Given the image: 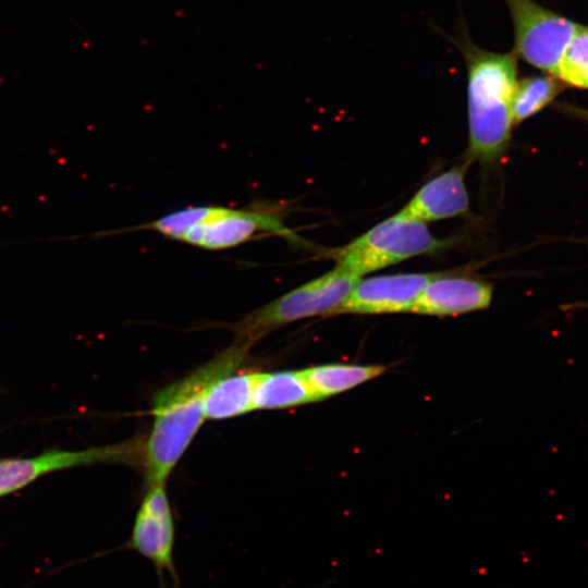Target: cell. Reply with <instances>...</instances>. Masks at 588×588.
I'll return each mask as SVG.
<instances>
[{
    "label": "cell",
    "mask_w": 588,
    "mask_h": 588,
    "mask_svg": "<svg viewBox=\"0 0 588 588\" xmlns=\"http://www.w3.org/2000/svg\"><path fill=\"white\" fill-rule=\"evenodd\" d=\"M384 371L382 365L351 364H327L302 370L318 401L351 390Z\"/></svg>",
    "instance_id": "5bb4252c"
},
{
    "label": "cell",
    "mask_w": 588,
    "mask_h": 588,
    "mask_svg": "<svg viewBox=\"0 0 588 588\" xmlns=\"http://www.w3.org/2000/svg\"><path fill=\"white\" fill-rule=\"evenodd\" d=\"M458 46L467 68L468 159L491 161L505 150L514 124L516 58L485 50L468 39Z\"/></svg>",
    "instance_id": "7a4b0ae2"
},
{
    "label": "cell",
    "mask_w": 588,
    "mask_h": 588,
    "mask_svg": "<svg viewBox=\"0 0 588 588\" xmlns=\"http://www.w3.org/2000/svg\"><path fill=\"white\" fill-rule=\"evenodd\" d=\"M434 237L426 222L400 212L376 224L344 246L323 253L335 266L362 278L364 274L431 254L446 246Z\"/></svg>",
    "instance_id": "5b68a950"
},
{
    "label": "cell",
    "mask_w": 588,
    "mask_h": 588,
    "mask_svg": "<svg viewBox=\"0 0 588 588\" xmlns=\"http://www.w3.org/2000/svg\"><path fill=\"white\" fill-rule=\"evenodd\" d=\"M174 546L175 525L164 483L150 485L125 547L152 564L159 588H177L180 577L174 562Z\"/></svg>",
    "instance_id": "8992f818"
},
{
    "label": "cell",
    "mask_w": 588,
    "mask_h": 588,
    "mask_svg": "<svg viewBox=\"0 0 588 588\" xmlns=\"http://www.w3.org/2000/svg\"><path fill=\"white\" fill-rule=\"evenodd\" d=\"M360 278L335 266L248 314L234 324L236 344L245 347L287 323L314 316H331Z\"/></svg>",
    "instance_id": "277c9868"
},
{
    "label": "cell",
    "mask_w": 588,
    "mask_h": 588,
    "mask_svg": "<svg viewBox=\"0 0 588 588\" xmlns=\"http://www.w3.org/2000/svg\"><path fill=\"white\" fill-rule=\"evenodd\" d=\"M504 1L513 21L515 53L553 75L564 49L580 25L534 0Z\"/></svg>",
    "instance_id": "52a82bcc"
},
{
    "label": "cell",
    "mask_w": 588,
    "mask_h": 588,
    "mask_svg": "<svg viewBox=\"0 0 588 588\" xmlns=\"http://www.w3.org/2000/svg\"><path fill=\"white\" fill-rule=\"evenodd\" d=\"M139 455H144V449L132 439L83 451H51L30 458L0 460V497L51 471L91 464H133Z\"/></svg>",
    "instance_id": "ba28073f"
},
{
    "label": "cell",
    "mask_w": 588,
    "mask_h": 588,
    "mask_svg": "<svg viewBox=\"0 0 588 588\" xmlns=\"http://www.w3.org/2000/svg\"><path fill=\"white\" fill-rule=\"evenodd\" d=\"M553 76L569 86L588 88V27L579 26L564 49Z\"/></svg>",
    "instance_id": "2e32d148"
},
{
    "label": "cell",
    "mask_w": 588,
    "mask_h": 588,
    "mask_svg": "<svg viewBox=\"0 0 588 588\" xmlns=\"http://www.w3.org/2000/svg\"><path fill=\"white\" fill-rule=\"evenodd\" d=\"M255 372L229 373L213 381L205 393V415L228 419L253 411Z\"/></svg>",
    "instance_id": "4fadbf2b"
},
{
    "label": "cell",
    "mask_w": 588,
    "mask_h": 588,
    "mask_svg": "<svg viewBox=\"0 0 588 588\" xmlns=\"http://www.w3.org/2000/svg\"><path fill=\"white\" fill-rule=\"evenodd\" d=\"M571 111L573 113H575V115L588 121V110L587 109L571 107Z\"/></svg>",
    "instance_id": "e0dca14e"
},
{
    "label": "cell",
    "mask_w": 588,
    "mask_h": 588,
    "mask_svg": "<svg viewBox=\"0 0 588 588\" xmlns=\"http://www.w3.org/2000/svg\"><path fill=\"white\" fill-rule=\"evenodd\" d=\"M317 401L302 370L256 375L254 409H283Z\"/></svg>",
    "instance_id": "7c38bea8"
},
{
    "label": "cell",
    "mask_w": 588,
    "mask_h": 588,
    "mask_svg": "<svg viewBox=\"0 0 588 588\" xmlns=\"http://www.w3.org/2000/svg\"><path fill=\"white\" fill-rule=\"evenodd\" d=\"M493 287L483 280L438 273L422 289L412 313L453 316L489 307Z\"/></svg>",
    "instance_id": "30bf717a"
},
{
    "label": "cell",
    "mask_w": 588,
    "mask_h": 588,
    "mask_svg": "<svg viewBox=\"0 0 588 588\" xmlns=\"http://www.w3.org/2000/svg\"><path fill=\"white\" fill-rule=\"evenodd\" d=\"M286 208L274 203L248 208L191 206L182 208L134 230L154 231L164 237L207 250L236 247L256 235H275L296 247H308L285 223Z\"/></svg>",
    "instance_id": "3957f363"
},
{
    "label": "cell",
    "mask_w": 588,
    "mask_h": 588,
    "mask_svg": "<svg viewBox=\"0 0 588 588\" xmlns=\"http://www.w3.org/2000/svg\"><path fill=\"white\" fill-rule=\"evenodd\" d=\"M247 347L235 343L155 394L154 424L143 455L149 486L166 482L206 418V390L217 379L233 372L243 363Z\"/></svg>",
    "instance_id": "6da1fadb"
},
{
    "label": "cell",
    "mask_w": 588,
    "mask_h": 588,
    "mask_svg": "<svg viewBox=\"0 0 588 588\" xmlns=\"http://www.w3.org/2000/svg\"><path fill=\"white\" fill-rule=\"evenodd\" d=\"M562 85L555 76H530L517 81L512 98L513 123H520L544 108Z\"/></svg>",
    "instance_id": "9a60e30c"
},
{
    "label": "cell",
    "mask_w": 588,
    "mask_h": 588,
    "mask_svg": "<svg viewBox=\"0 0 588 588\" xmlns=\"http://www.w3.org/2000/svg\"><path fill=\"white\" fill-rule=\"evenodd\" d=\"M437 274L397 273L360 278L332 315L412 311L425 285Z\"/></svg>",
    "instance_id": "9c48e42d"
},
{
    "label": "cell",
    "mask_w": 588,
    "mask_h": 588,
    "mask_svg": "<svg viewBox=\"0 0 588 588\" xmlns=\"http://www.w3.org/2000/svg\"><path fill=\"white\" fill-rule=\"evenodd\" d=\"M465 172L466 163L434 176L399 212L422 222L465 213L469 208Z\"/></svg>",
    "instance_id": "8fae6325"
}]
</instances>
